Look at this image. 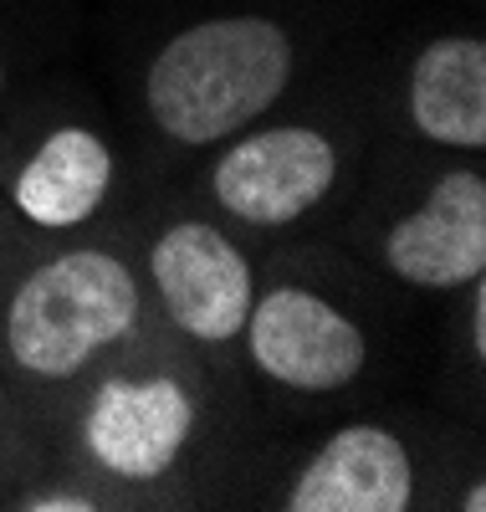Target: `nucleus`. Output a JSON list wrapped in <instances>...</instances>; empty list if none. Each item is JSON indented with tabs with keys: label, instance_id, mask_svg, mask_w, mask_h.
Listing matches in <instances>:
<instances>
[{
	"label": "nucleus",
	"instance_id": "obj_4",
	"mask_svg": "<svg viewBox=\"0 0 486 512\" xmlns=\"http://www.w3.org/2000/svg\"><path fill=\"white\" fill-rule=\"evenodd\" d=\"M338 144L313 123H251L215 144L205 190L220 216L251 231H282L328 200L338 185Z\"/></svg>",
	"mask_w": 486,
	"mask_h": 512
},
{
	"label": "nucleus",
	"instance_id": "obj_5",
	"mask_svg": "<svg viewBox=\"0 0 486 512\" xmlns=\"http://www.w3.org/2000/svg\"><path fill=\"white\" fill-rule=\"evenodd\" d=\"M144 292L195 349H231L256 303V267L241 241L200 216L169 221L144 251Z\"/></svg>",
	"mask_w": 486,
	"mask_h": 512
},
{
	"label": "nucleus",
	"instance_id": "obj_9",
	"mask_svg": "<svg viewBox=\"0 0 486 512\" xmlns=\"http://www.w3.org/2000/svg\"><path fill=\"white\" fill-rule=\"evenodd\" d=\"M415 451L389 425L353 420L333 431L287 482V512H405L415 507Z\"/></svg>",
	"mask_w": 486,
	"mask_h": 512
},
{
	"label": "nucleus",
	"instance_id": "obj_6",
	"mask_svg": "<svg viewBox=\"0 0 486 512\" xmlns=\"http://www.w3.org/2000/svg\"><path fill=\"white\" fill-rule=\"evenodd\" d=\"M246 364L287 395L328 400L353 390L369 364V333L348 308L302 282H277L256 292L241 328Z\"/></svg>",
	"mask_w": 486,
	"mask_h": 512
},
{
	"label": "nucleus",
	"instance_id": "obj_11",
	"mask_svg": "<svg viewBox=\"0 0 486 512\" xmlns=\"http://www.w3.org/2000/svg\"><path fill=\"white\" fill-rule=\"evenodd\" d=\"M11 507H21V512H103L118 502L103 487H26L11 497Z\"/></svg>",
	"mask_w": 486,
	"mask_h": 512
},
{
	"label": "nucleus",
	"instance_id": "obj_14",
	"mask_svg": "<svg viewBox=\"0 0 486 512\" xmlns=\"http://www.w3.org/2000/svg\"><path fill=\"white\" fill-rule=\"evenodd\" d=\"M26 436V425H21V405H16V395L0 384V456H6V441H21Z\"/></svg>",
	"mask_w": 486,
	"mask_h": 512
},
{
	"label": "nucleus",
	"instance_id": "obj_12",
	"mask_svg": "<svg viewBox=\"0 0 486 512\" xmlns=\"http://www.w3.org/2000/svg\"><path fill=\"white\" fill-rule=\"evenodd\" d=\"M31 241H36V236L21 231V221L11 216V205H6V195H0V297H6L11 277L21 272V262L31 256Z\"/></svg>",
	"mask_w": 486,
	"mask_h": 512
},
{
	"label": "nucleus",
	"instance_id": "obj_10",
	"mask_svg": "<svg viewBox=\"0 0 486 512\" xmlns=\"http://www.w3.org/2000/svg\"><path fill=\"white\" fill-rule=\"evenodd\" d=\"M405 123L435 149H486V41L476 31H446L415 52L405 72Z\"/></svg>",
	"mask_w": 486,
	"mask_h": 512
},
{
	"label": "nucleus",
	"instance_id": "obj_1",
	"mask_svg": "<svg viewBox=\"0 0 486 512\" xmlns=\"http://www.w3.org/2000/svg\"><path fill=\"white\" fill-rule=\"evenodd\" d=\"M149 328L144 272L103 241H67L26 256L0 297V369L21 415H67L108 359Z\"/></svg>",
	"mask_w": 486,
	"mask_h": 512
},
{
	"label": "nucleus",
	"instance_id": "obj_2",
	"mask_svg": "<svg viewBox=\"0 0 486 512\" xmlns=\"http://www.w3.org/2000/svg\"><path fill=\"white\" fill-rule=\"evenodd\" d=\"M297 77V41L277 16L226 11L164 36L144 67V113L159 139L215 149L267 118Z\"/></svg>",
	"mask_w": 486,
	"mask_h": 512
},
{
	"label": "nucleus",
	"instance_id": "obj_13",
	"mask_svg": "<svg viewBox=\"0 0 486 512\" xmlns=\"http://www.w3.org/2000/svg\"><path fill=\"white\" fill-rule=\"evenodd\" d=\"M461 292H466V333H471L466 344H471V359L481 364V359H486V282L476 277V282H466Z\"/></svg>",
	"mask_w": 486,
	"mask_h": 512
},
{
	"label": "nucleus",
	"instance_id": "obj_8",
	"mask_svg": "<svg viewBox=\"0 0 486 512\" xmlns=\"http://www.w3.org/2000/svg\"><path fill=\"white\" fill-rule=\"evenodd\" d=\"M118 185L113 144L87 123H57L16 164L6 205L26 236H72L103 216Z\"/></svg>",
	"mask_w": 486,
	"mask_h": 512
},
{
	"label": "nucleus",
	"instance_id": "obj_3",
	"mask_svg": "<svg viewBox=\"0 0 486 512\" xmlns=\"http://www.w3.org/2000/svg\"><path fill=\"white\" fill-rule=\"evenodd\" d=\"M200 374L159 344L123 349L67 405L72 456L103 492H164L200 436Z\"/></svg>",
	"mask_w": 486,
	"mask_h": 512
},
{
	"label": "nucleus",
	"instance_id": "obj_7",
	"mask_svg": "<svg viewBox=\"0 0 486 512\" xmlns=\"http://www.w3.org/2000/svg\"><path fill=\"white\" fill-rule=\"evenodd\" d=\"M379 262L415 292H461L486 277V175L476 164L440 169L379 241Z\"/></svg>",
	"mask_w": 486,
	"mask_h": 512
},
{
	"label": "nucleus",
	"instance_id": "obj_16",
	"mask_svg": "<svg viewBox=\"0 0 486 512\" xmlns=\"http://www.w3.org/2000/svg\"><path fill=\"white\" fill-rule=\"evenodd\" d=\"M6 93H11V67H6V57H0V103H6Z\"/></svg>",
	"mask_w": 486,
	"mask_h": 512
},
{
	"label": "nucleus",
	"instance_id": "obj_15",
	"mask_svg": "<svg viewBox=\"0 0 486 512\" xmlns=\"http://www.w3.org/2000/svg\"><path fill=\"white\" fill-rule=\"evenodd\" d=\"M461 512H486V487H481V477H471L466 482V492H461V502H456Z\"/></svg>",
	"mask_w": 486,
	"mask_h": 512
}]
</instances>
